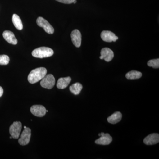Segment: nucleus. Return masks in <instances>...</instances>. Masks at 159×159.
I'll use <instances>...</instances> for the list:
<instances>
[{
    "mask_svg": "<svg viewBox=\"0 0 159 159\" xmlns=\"http://www.w3.org/2000/svg\"><path fill=\"white\" fill-rule=\"evenodd\" d=\"M47 70L45 68H38L32 70L28 76V81L30 83H36L43 79L47 75Z\"/></svg>",
    "mask_w": 159,
    "mask_h": 159,
    "instance_id": "f257e3e1",
    "label": "nucleus"
},
{
    "mask_svg": "<svg viewBox=\"0 0 159 159\" xmlns=\"http://www.w3.org/2000/svg\"><path fill=\"white\" fill-rule=\"evenodd\" d=\"M53 54V50L48 47H40L34 49L32 52V56L37 58H43L51 57Z\"/></svg>",
    "mask_w": 159,
    "mask_h": 159,
    "instance_id": "f03ea898",
    "label": "nucleus"
},
{
    "mask_svg": "<svg viewBox=\"0 0 159 159\" xmlns=\"http://www.w3.org/2000/svg\"><path fill=\"white\" fill-rule=\"evenodd\" d=\"M55 84V79L52 74H49L46 75L42 79L40 85L44 88L51 89L54 87Z\"/></svg>",
    "mask_w": 159,
    "mask_h": 159,
    "instance_id": "7ed1b4c3",
    "label": "nucleus"
},
{
    "mask_svg": "<svg viewBox=\"0 0 159 159\" xmlns=\"http://www.w3.org/2000/svg\"><path fill=\"white\" fill-rule=\"evenodd\" d=\"M36 23L38 25L42 27L47 33L49 34H53L54 33V28L50 25V23L42 17H39L36 20Z\"/></svg>",
    "mask_w": 159,
    "mask_h": 159,
    "instance_id": "20e7f679",
    "label": "nucleus"
},
{
    "mask_svg": "<svg viewBox=\"0 0 159 159\" xmlns=\"http://www.w3.org/2000/svg\"><path fill=\"white\" fill-rule=\"evenodd\" d=\"M22 129V124L20 122H14L9 128V133L12 138L18 139Z\"/></svg>",
    "mask_w": 159,
    "mask_h": 159,
    "instance_id": "39448f33",
    "label": "nucleus"
},
{
    "mask_svg": "<svg viewBox=\"0 0 159 159\" xmlns=\"http://www.w3.org/2000/svg\"><path fill=\"white\" fill-rule=\"evenodd\" d=\"M31 136V129L28 127L25 128L21 134L20 138L18 140L20 145L23 146L28 145L30 142Z\"/></svg>",
    "mask_w": 159,
    "mask_h": 159,
    "instance_id": "423d86ee",
    "label": "nucleus"
},
{
    "mask_svg": "<svg viewBox=\"0 0 159 159\" xmlns=\"http://www.w3.org/2000/svg\"><path fill=\"white\" fill-rule=\"evenodd\" d=\"M98 135L100 137L95 141V143L97 145H108L112 141V138L109 134L102 132Z\"/></svg>",
    "mask_w": 159,
    "mask_h": 159,
    "instance_id": "0eeeda50",
    "label": "nucleus"
},
{
    "mask_svg": "<svg viewBox=\"0 0 159 159\" xmlns=\"http://www.w3.org/2000/svg\"><path fill=\"white\" fill-rule=\"evenodd\" d=\"M100 36L102 40L106 42H115L119 39L118 36H116L113 32L109 31H102L100 34Z\"/></svg>",
    "mask_w": 159,
    "mask_h": 159,
    "instance_id": "6e6552de",
    "label": "nucleus"
},
{
    "mask_svg": "<svg viewBox=\"0 0 159 159\" xmlns=\"http://www.w3.org/2000/svg\"><path fill=\"white\" fill-rule=\"evenodd\" d=\"M46 111L45 107L41 105H33L30 108L31 113L35 116L39 117L44 116L47 112Z\"/></svg>",
    "mask_w": 159,
    "mask_h": 159,
    "instance_id": "1a4fd4ad",
    "label": "nucleus"
},
{
    "mask_svg": "<svg viewBox=\"0 0 159 159\" xmlns=\"http://www.w3.org/2000/svg\"><path fill=\"white\" fill-rule=\"evenodd\" d=\"M101 56L99 57L100 59H103L107 62H109L113 59L114 57L113 51L107 48H102L100 51Z\"/></svg>",
    "mask_w": 159,
    "mask_h": 159,
    "instance_id": "9d476101",
    "label": "nucleus"
},
{
    "mask_svg": "<svg viewBox=\"0 0 159 159\" xmlns=\"http://www.w3.org/2000/svg\"><path fill=\"white\" fill-rule=\"evenodd\" d=\"M71 38L74 45L77 48H80L81 44V34L80 31L77 29H75L71 32Z\"/></svg>",
    "mask_w": 159,
    "mask_h": 159,
    "instance_id": "9b49d317",
    "label": "nucleus"
},
{
    "mask_svg": "<svg viewBox=\"0 0 159 159\" xmlns=\"http://www.w3.org/2000/svg\"><path fill=\"white\" fill-rule=\"evenodd\" d=\"M144 143L145 145H151L157 144L159 142V135L158 134H151L144 139Z\"/></svg>",
    "mask_w": 159,
    "mask_h": 159,
    "instance_id": "f8f14e48",
    "label": "nucleus"
},
{
    "mask_svg": "<svg viewBox=\"0 0 159 159\" xmlns=\"http://www.w3.org/2000/svg\"><path fill=\"white\" fill-rule=\"evenodd\" d=\"M3 36L5 39L9 43L16 45L17 43V40L15 36L14 33L9 31H5L3 33Z\"/></svg>",
    "mask_w": 159,
    "mask_h": 159,
    "instance_id": "ddd939ff",
    "label": "nucleus"
},
{
    "mask_svg": "<svg viewBox=\"0 0 159 159\" xmlns=\"http://www.w3.org/2000/svg\"><path fill=\"white\" fill-rule=\"evenodd\" d=\"M71 81L70 77H62L59 78L57 80V87L59 89H64L70 84Z\"/></svg>",
    "mask_w": 159,
    "mask_h": 159,
    "instance_id": "4468645a",
    "label": "nucleus"
},
{
    "mask_svg": "<svg viewBox=\"0 0 159 159\" xmlns=\"http://www.w3.org/2000/svg\"><path fill=\"white\" fill-rule=\"evenodd\" d=\"M122 119V113L120 112L117 111L109 117L107 120L109 123L115 124L120 122Z\"/></svg>",
    "mask_w": 159,
    "mask_h": 159,
    "instance_id": "2eb2a0df",
    "label": "nucleus"
},
{
    "mask_svg": "<svg viewBox=\"0 0 159 159\" xmlns=\"http://www.w3.org/2000/svg\"><path fill=\"white\" fill-rule=\"evenodd\" d=\"M12 21L16 29L19 30H21L23 29L22 22L18 15L16 14H13L12 16Z\"/></svg>",
    "mask_w": 159,
    "mask_h": 159,
    "instance_id": "dca6fc26",
    "label": "nucleus"
},
{
    "mask_svg": "<svg viewBox=\"0 0 159 159\" xmlns=\"http://www.w3.org/2000/svg\"><path fill=\"white\" fill-rule=\"evenodd\" d=\"M142 73L136 70L131 71L125 75V77L127 79L135 80L139 79L142 77Z\"/></svg>",
    "mask_w": 159,
    "mask_h": 159,
    "instance_id": "f3484780",
    "label": "nucleus"
},
{
    "mask_svg": "<svg viewBox=\"0 0 159 159\" xmlns=\"http://www.w3.org/2000/svg\"><path fill=\"white\" fill-rule=\"evenodd\" d=\"M82 84L80 83H76L70 86V90L75 95H79L82 89Z\"/></svg>",
    "mask_w": 159,
    "mask_h": 159,
    "instance_id": "a211bd4d",
    "label": "nucleus"
},
{
    "mask_svg": "<svg viewBox=\"0 0 159 159\" xmlns=\"http://www.w3.org/2000/svg\"><path fill=\"white\" fill-rule=\"evenodd\" d=\"M148 66L152 67L155 69H158L159 68V59L150 60L147 63Z\"/></svg>",
    "mask_w": 159,
    "mask_h": 159,
    "instance_id": "6ab92c4d",
    "label": "nucleus"
},
{
    "mask_svg": "<svg viewBox=\"0 0 159 159\" xmlns=\"http://www.w3.org/2000/svg\"><path fill=\"white\" fill-rule=\"evenodd\" d=\"M9 57L7 55H0V65H7L9 63Z\"/></svg>",
    "mask_w": 159,
    "mask_h": 159,
    "instance_id": "aec40b11",
    "label": "nucleus"
},
{
    "mask_svg": "<svg viewBox=\"0 0 159 159\" xmlns=\"http://www.w3.org/2000/svg\"><path fill=\"white\" fill-rule=\"evenodd\" d=\"M59 2L64 3L66 4H70L74 3L75 0H56Z\"/></svg>",
    "mask_w": 159,
    "mask_h": 159,
    "instance_id": "412c9836",
    "label": "nucleus"
},
{
    "mask_svg": "<svg viewBox=\"0 0 159 159\" xmlns=\"http://www.w3.org/2000/svg\"><path fill=\"white\" fill-rule=\"evenodd\" d=\"M3 92H4V91H3V89L2 87L0 86V97H2L3 94Z\"/></svg>",
    "mask_w": 159,
    "mask_h": 159,
    "instance_id": "4be33fe9",
    "label": "nucleus"
},
{
    "mask_svg": "<svg viewBox=\"0 0 159 159\" xmlns=\"http://www.w3.org/2000/svg\"><path fill=\"white\" fill-rule=\"evenodd\" d=\"M26 128H27V127H26V126H24V129H25Z\"/></svg>",
    "mask_w": 159,
    "mask_h": 159,
    "instance_id": "5701e85b",
    "label": "nucleus"
},
{
    "mask_svg": "<svg viewBox=\"0 0 159 159\" xmlns=\"http://www.w3.org/2000/svg\"><path fill=\"white\" fill-rule=\"evenodd\" d=\"M11 138H12V137L11 136V137H10V139H11Z\"/></svg>",
    "mask_w": 159,
    "mask_h": 159,
    "instance_id": "b1692460",
    "label": "nucleus"
}]
</instances>
